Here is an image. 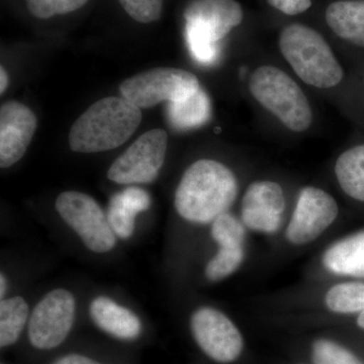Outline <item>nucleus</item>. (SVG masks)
Instances as JSON below:
<instances>
[{
    "mask_svg": "<svg viewBox=\"0 0 364 364\" xmlns=\"http://www.w3.org/2000/svg\"><path fill=\"white\" fill-rule=\"evenodd\" d=\"M237 193L238 181L231 169L215 160H198L184 172L174 205L186 221L208 224L228 212Z\"/></svg>",
    "mask_w": 364,
    "mask_h": 364,
    "instance_id": "1",
    "label": "nucleus"
},
{
    "mask_svg": "<svg viewBox=\"0 0 364 364\" xmlns=\"http://www.w3.org/2000/svg\"><path fill=\"white\" fill-rule=\"evenodd\" d=\"M141 122V109L126 98H102L76 119L69 132V146L79 153L114 149L131 138Z\"/></svg>",
    "mask_w": 364,
    "mask_h": 364,
    "instance_id": "2",
    "label": "nucleus"
},
{
    "mask_svg": "<svg viewBox=\"0 0 364 364\" xmlns=\"http://www.w3.org/2000/svg\"><path fill=\"white\" fill-rule=\"evenodd\" d=\"M279 43L284 59L306 85L331 88L343 79V69L317 31L294 23L282 30Z\"/></svg>",
    "mask_w": 364,
    "mask_h": 364,
    "instance_id": "3",
    "label": "nucleus"
},
{
    "mask_svg": "<svg viewBox=\"0 0 364 364\" xmlns=\"http://www.w3.org/2000/svg\"><path fill=\"white\" fill-rule=\"evenodd\" d=\"M249 90L254 98L289 130L301 133L312 124L310 102L286 72L274 66H261L251 75Z\"/></svg>",
    "mask_w": 364,
    "mask_h": 364,
    "instance_id": "4",
    "label": "nucleus"
},
{
    "mask_svg": "<svg viewBox=\"0 0 364 364\" xmlns=\"http://www.w3.org/2000/svg\"><path fill=\"white\" fill-rule=\"evenodd\" d=\"M200 87L191 72L159 67L126 79L119 85V92L139 109H150L162 102H178Z\"/></svg>",
    "mask_w": 364,
    "mask_h": 364,
    "instance_id": "5",
    "label": "nucleus"
},
{
    "mask_svg": "<svg viewBox=\"0 0 364 364\" xmlns=\"http://www.w3.org/2000/svg\"><path fill=\"white\" fill-rule=\"evenodd\" d=\"M55 207L90 250L105 253L116 246V234L104 210L91 196L78 191H65L57 198Z\"/></svg>",
    "mask_w": 364,
    "mask_h": 364,
    "instance_id": "6",
    "label": "nucleus"
},
{
    "mask_svg": "<svg viewBox=\"0 0 364 364\" xmlns=\"http://www.w3.org/2000/svg\"><path fill=\"white\" fill-rule=\"evenodd\" d=\"M168 136L161 129L146 132L112 163L109 181L119 184L151 183L157 178L166 156Z\"/></svg>",
    "mask_w": 364,
    "mask_h": 364,
    "instance_id": "7",
    "label": "nucleus"
},
{
    "mask_svg": "<svg viewBox=\"0 0 364 364\" xmlns=\"http://www.w3.org/2000/svg\"><path fill=\"white\" fill-rule=\"evenodd\" d=\"M75 317V299L66 289L50 291L38 304L28 323V338L43 350L59 346L70 332Z\"/></svg>",
    "mask_w": 364,
    "mask_h": 364,
    "instance_id": "8",
    "label": "nucleus"
},
{
    "mask_svg": "<svg viewBox=\"0 0 364 364\" xmlns=\"http://www.w3.org/2000/svg\"><path fill=\"white\" fill-rule=\"evenodd\" d=\"M338 212V205L331 195L314 186L304 188L287 228V240L294 245L316 240L331 226Z\"/></svg>",
    "mask_w": 364,
    "mask_h": 364,
    "instance_id": "9",
    "label": "nucleus"
},
{
    "mask_svg": "<svg viewBox=\"0 0 364 364\" xmlns=\"http://www.w3.org/2000/svg\"><path fill=\"white\" fill-rule=\"evenodd\" d=\"M191 327L198 346L218 363H232L240 356L243 349L241 333L220 311L198 309L191 317Z\"/></svg>",
    "mask_w": 364,
    "mask_h": 364,
    "instance_id": "10",
    "label": "nucleus"
},
{
    "mask_svg": "<svg viewBox=\"0 0 364 364\" xmlns=\"http://www.w3.org/2000/svg\"><path fill=\"white\" fill-rule=\"evenodd\" d=\"M186 33L208 42L220 41L243 21V9L236 0H193L184 11Z\"/></svg>",
    "mask_w": 364,
    "mask_h": 364,
    "instance_id": "11",
    "label": "nucleus"
},
{
    "mask_svg": "<svg viewBox=\"0 0 364 364\" xmlns=\"http://www.w3.org/2000/svg\"><path fill=\"white\" fill-rule=\"evenodd\" d=\"M284 208L286 196L279 183L253 182L242 200V223L252 231L272 234L282 224Z\"/></svg>",
    "mask_w": 364,
    "mask_h": 364,
    "instance_id": "12",
    "label": "nucleus"
},
{
    "mask_svg": "<svg viewBox=\"0 0 364 364\" xmlns=\"http://www.w3.org/2000/svg\"><path fill=\"white\" fill-rule=\"evenodd\" d=\"M37 117L26 105L11 100L0 107V166L9 168L25 155L37 130Z\"/></svg>",
    "mask_w": 364,
    "mask_h": 364,
    "instance_id": "13",
    "label": "nucleus"
},
{
    "mask_svg": "<svg viewBox=\"0 0 364 364\" xmlns=\"http://www.w3.org/2000/svg\"><path fill=\"white\" fill-rule=\"evenodd\" d=\"M90 316L97 327L117 338L135 339L142 330L135 314L105 296H98L91 301Z\"/></svg>",
    "mask_w": 364,
    "mask_h": 364,
    "instance_id": "14",
    "label": "nucleus"
},
{
    "mask_svg": "<svg viewBox=\"0 0 364 364\" xmlns=\"http://www.w3.org/2000/svg\"><path fill=\"white\" fill-rule=\"evenodd\" d=\"M150 205L149 193L136 186H130L112 196L107 220L116 236L121 239L130 238L135 230L136 215L145 212Z\"/></svg>",
    "mask_w": 364,
    "mask_h": 364,
    "instance_id": "15",
    "label": "nucleus"
},
{
    "mask_svg": "<svg viewBox=\"0 0 364 364\" xmlns=\"http://www.w3.org/2000/svg\"><path fill=\"white\" fill-rule=\"evenodd\" d=\"M323 263L336 274L364 277V231L333 244L323 256Z\"/></svg>",
    "mask_w": 364,
    "mask_h": 364,
    "instance_id": "16",
    "label": "nucleus"
},
{
    "mask_svg": "<svg viewBox=\"0 0 364 364\" xmlns=\"http://www.w3.org/2000/svg\"><path fill=\"white\" fill-rule=\"evenodd\" d=\"M326 21L338 37L364 48V1L333 2Z\"/></svg>",
    "mask_w": 364,
    "mask_h": 364,
    "instance_id": "17",
    "label": "nucleus"
},
{
    "mask_svg": "<svg viewBox=\"0 0 364 364\" xmlns=\"http://www.w3.org/2000/svg\"><path fill=\"white\" fill-rule=\"evenodd\" d=\"M210 116V102L202 88L178 102H169L167 117L176 130L186 131L207 123Z\"/></svg>",
    "mask_w": 364,
    "mask_h": 364,
    "instance_id": "18",
    "label": "nucleus"
},
{
    "mask_svg": "<svg viewBox=\"0 0 364 364\" xmlns=\"http://www.w3.org/2000/svg\"><path fill=\"white\" fill-rule=\"evenodd\" d=\"M335 173L346 195L364 202V145L342 153L335 165Z\"/></svg>",
    "mask_w": 364,
    "mask_h": 364,
    "instance_id": "19",
    "label": "nucleus"
},
{
    "mask_svg": "<svg viewBox=\"0 0 364 364\" xmlns=\"http://www.w3.org/2000/svg\"><path fill=\"white\" fill-rule=\"evenodd\" d=\"M28 317V306L21 296L1 299L0 303V345L9 346L18 341Z\"/></svg>",
    "mask_w": 364,
    "mask_h": 364,
    "instance_id": "20",
    "label": "nucleus"
},
{
    "mask_svg": "<svg viewBox=\"0 0 364 364\" xmlns=\"http://www.w3.org/2000/svg\"><path fill=\"white\" fill-rule=\"evenodd\" d=\"M326 305L332 312L340 314L363 313L364 311V284L345 282L331 287L326 294Z\"/></svg>",
    "mask_w": 364,
    "mask_h": 364,
    "instance_id": "21",
    "label": "nucleus"
},
{
    "mask_svg": "<svg viewBox=\"0 0 364 364\" xmlns=\"http://www.w3.org/2000/svg\"><path fill=\"white\" fill-rule=\"evenodd\" d=\"M212 236L221 248H244L245 226L230 213H224L213 222Z\"/></svg>",
    "mask_w": 364,
    "mask_h": 364,
    "instance_id": "22",
    "label": "nucleus"
},
{
    "mask_svg": "<svg viewBox=\"0 0 364 364\" xmlns=\"http://www.w3.org/2000/svg\"><path fill=\"white\" fill-rule=\"evenodd\" d=\"M245 257L244 248H221L208 263L205 275L210 282H219L236 272Z\"/></svg>",
    "mask_w": 364,
    "mask_h": 364,
    "instance_id": "23",
    "label": "nucleus"
},
{
    "mask_svg": "<svg viewBox=\"0 0 364 364\" xmlns=\"http://www.w3.org/2000/svg\"><path fill=\"white\" fill-rule=\"evenodd\" d=\"M312 358L315 364H363L341 345L326 339L313 344Z\"/></svg>",
    "mask_w": 364,
    "mask_h": 364,
    "instance_id": "24",
    "label": "nucleus"
},
{
    "mask_svg": "<svg viewBox=\"0 0 364 364\" xmlns=\"http://www.w3.org/2000/svg\"><path fill=\"white\" fill-rule=\"evenodd\" d=\"M87 2L88 0H26V6L33 16L47 20L77 11Z\"/></svg>",
    "mask_w": 364,
    "mask_h": 364,
    "instance_id": "25",
    "label": "nucleus"
},
{
    "mask_svg": "<svg viewBox=\"0 0 364 364\" xmlns=\"http://www.w3.org/2000/svg\"><path fill=\"white\" fill-rule=\"evenodd\" d=\"M126 13L136 21L150 23L159 20L163 0H119Z\"/></svg>",
    "mask_w": 364,
    "mask_h": 364,
    "instance_id": "26",
    "label": "nucleus"
},
{
    "mask_svg": "<svg viewBox=\"0 0 364 364\" xmlns=\"http://www.w3.org/2000/svg\"><path fill=\"white\" fill-rule=\"evenodd\" d=\"M270 6L289 16L303 14L312 6V0H267Z\"/></svg>",
    "mask_w": 364,
    "mask_h": 364,
    "instance_id": "27",
    "label": "nucleus"
},
{
    "mask_svg": "<svg viewBox=\"0 0 364 364\" xmlns=\"http://www.w3.org/2000/svg\"><path fill=\"white\" fill-rule=\"evenodd\" d=\"M53 364H100L92 359L79 355V354H69L64 358L58 359Z\"/></svg>",
    "mask_w": 364,
    "mask_h": 364,
    "instance_id": "28",
    "label": "nucleus"
},
{
    "mask_svg": "<svg viewBox=\"0 0 364 364\" xmlns=\"http://www.w3.org/2000/svg\"><path fill=\"white\" fill-rule=\"evenodd\" d=\"M0 77H1L0 78V82H1V85H0V92L2 95L6 90L7 85H9V77H7L6 71L4 70L2 66L0 68Z\"/></svg>",
    "mask_w": 364,
    "mask_h": 364,
    "instance_id": "29",
    "label": "nucleus"
},
{
    "mask_svg": "<svg viewBox=\"0 0 364 364\" xmlns=\"http://www.w3.org/2000/svg\"><path fill=\"white\" fill-rule=\"evenodd\" d=\"M0 287H1V289H0V296H1V299H4L6 291V280L4 274H1V277H0Z\"/></svg>",
    "mask_w": 364,
    "mask_h": 364,
    "instance_id": "30",
    "label": "nucleus"
},
{
    "mask_svg": "<svg viewBox=\"0 0 364 364\" xmlns=\"http://www.w3.org/2000/svg\"><path fill=\"white\" fill-rule=\"evenodd\" d=\"M358 324L359 327L363 328V329H364V311L363 313L360 314V316H359L358 318Z\"/></svg>",
    "mask_w": 364,
    "mask_h": 364,
    "instance_id": "31",
    "label": "nucleus"
}]
</instances>
